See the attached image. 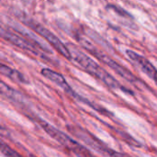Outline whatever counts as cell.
<instances>
[{"instance_id": "cell-1", "label": "cell", "mask_w": 157, "mask_h": 157, "mask_svg": "<svg viewBox=\"0 0 157 157\" xmlns=\"http://www.w3.org/2000/svg\"><path fill=\"white\" fill-rule=\"evenodd\" d=\"M68 49L71 52L72 58H74L75 61L90 75H94L95 77H97L98 79H99L100 81H102L111 88L124 89L113 76H111L106 70H104L101 66H99L95 61H93L87 55H86L79 50L75 49L73 45H70V48Z\"/></svg>"}, {"instance_id": "cell-2", "label": "cell", "mask_w": 157, "mask_h": 157, "mask_svg": "<svg viewBox=\"0 0 157 157\" xmlns=\"http://www.w3.org/2000/svg\"><path fill=\"white\" fill-rule=\"evenodd\" d=\"M38 122L52 139H54L63 146L70 150L75 155H77L78 157H95L84 145L78 144L76 141H75L72 137H70L66 133L63 132L62 131L58 130L57 128L53 127L52 125L47 123L46 121L40 119L38 121Z\"/></svg>"}, {"instance_id": "cell-3", "label": "cell", "mask_w": 157, "mask_h": 157, "mask_svg": "<svg viewBox=\"0 0 157 157\" xmlns=\"http://www.w3.org/2000/svg\"><path fill=\"white\" fill-rule=\"evenodd\" d=\"M24 23L27 26H29V28H31L38 34H40L41 37H43L52 47H54V49L60 54H62L63 57H65L68 60L72 59V55H71V52H70L68 47L66 45H64L59 40V38L56 35H54L50 29H48L47 28H45L44 26H42L41 24L38 23L37 21H35L31 18H24Z\"/></svg>"}, {"instance_id": "cell-4", "label": "cell", "mask_w": 157, "mask_h": 157, "mask_svg": "<svg viewBox=\"0 0 157 157\" xmlns=\"http://www.w3.org/2000/svg\"><path fill=\"white\" fill-rule=\"evenodd\" d=\"M67 128L73 135H75L77 139H79L89 147H91V149H93L94 151H97L101 155L108 156H110V155L112 154V149H110L106 144H104L102 141H100L86 129L77 125H69L67 126Z\"/></svg>"}, {"instance_id": "cell-5", "label": "cell", "mask_w": 157, "mask_h": 157, "mask_svg": "<svg viewBox=\"0 0 157 157\" xmlns=\"http://www.w3.org/2000/svg\"><path fill=\"white\" fill-rule=\"evenodd\" d=\"M0 36L5 39L6 40H7L8 42L12 43L13 45L17 46L18 48L28 51L37 56H40V57H44V54L42 52V50L40 48H39L36 44H34L33 42L29 41L27 39L22 38L21 36H19L18 34L8 30L7 29L0 26Z\"/></svg>"}, {"instance_id": "cell-6", "label": "cell", "mask_w": 157, "mask_h": 157, "mask_svg": "<svg viewBox=\"0 0 157 157\" xmlns=\"http://www.w3.org/2000/svg\"><path fill=\"white\" fill-rule=\"evenodd\" d=\"M86 43V42H85ZM85 46H86V48L87 49V50H89L90 51V52H92L95 56H97L100 61H102L104 63H106L108 66H109L111 69H113L117 74H119L120 75H121L124 79H126L127 81H129V82H131V83H133V84H135V83H137L139 80L136 78V76H134L128 69H126L125 67H123V66H121V64H119L118 63H116L115 61H113L112 59H110L109 56H107V55H105V54H103V53H101V52H98L97 51V49L96 48H94L91 44H89V43H86L85 44Z\"/></svg>"}, {"instance_id": "cell-7", "label": "cell", "mask_w": 157, "mask_h": 157, "mask_svg": "<svg viewBox=\"0 0 157 157\" xmlns=\"http://www.w3.org/2000/svg\"><path fill=\"white\" fill-rule=\"evenodd\" d=\"M126 54H127V56H129V58L136 65H138V67L141 68L142 71H144L150 78H152L154 81H155L156 69L155 68V66L146 58L143 57L142 55H140V54H138L135 52L131 51V50H127Z\"/></svg>"}, {"instance_id": "cell-8", "label": "cell", "mask_w": 157, "mask_h": 157, "mask_svg": "<svg viewBox=\"0 0 157 157\" xmlns=\"http://www.w3.org/2000/svg\"><path fill=\"white\" fill-rule=\"evenodd\" d=\"M41 75L46 77L47 79L51 80L52 82H53L55 85H57L58 86H60L62 89H63L66 93H68L69 95L75 97V98H78V96L75 93V91L71 88V86L67 84L66 80L64 79V77L59 74V73H56L51 69H48V68H44L41 70Z\"/></svg>"}, {"instance_id": "cell-9", "label": "cell", "mask_w": 157, "mask_h": 157, "mask_svg": "<svg viewBox=\"0 0 157 157\" xmlns=\"http://www.w3.org/2000/svg\"><path fill=\"white\" fill-rule=\"evenodd\" d=\"M0 74L6 76L9 79L13 80L14 82H18V83H22V84L28 83V80L21 73H19L18 71H17L13 68H10L1 63H0Z\"/></svg>"}, {"instance_id": "cell-10", "label": "cell", "mask_w": 157, "mask_h": 157, "mask_svg": "<svg viewBox=\"0 0 157 157\" xmlns=\"http://www.w3.org/2000/svg\"><path fill=\"white\" fill-rule=\"evenodd\" d=\"M0 152L6 157H23L6 143L0 141Z\"/></svg>"}, {"instance_id": "cell-11", "label": "cell", "mask_w": 157, "mask_h": 157, "mask_svg": "<svg viewBox=\"0 0 157 157\" xmlns=\"http://www.w3.org/2000/svg\"><path fill=\"white\" fill-rule=\"evenodd\" d=\"M109 157H132L129 155H126L124 153H119V152H116V151H113L111 155Z\"/></svg>"}, {"instance_id": "cell-12", "label": "cell", "mask_w": 157, "mask_h": 157, "mask_svg": "<svg viewBox=\"0 0 157 157\" xmlns=\"http://www.w3.org/2000/svg\"><path fill=\"white\" fill-rule=\"evenodd\" d=\"M30 157H36L35 155H30Z\"/></svg>"}]
</instances>
